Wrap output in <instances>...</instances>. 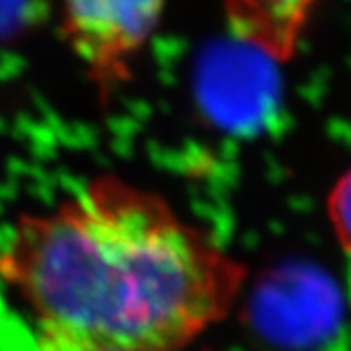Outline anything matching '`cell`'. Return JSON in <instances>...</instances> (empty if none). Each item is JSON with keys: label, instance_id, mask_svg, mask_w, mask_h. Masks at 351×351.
<instances>
[{"label": "cell", "instance_id": "3957f363", "mask_svg": "<svg viewBox=\"0 0 351 351\" xmlns=\"http://www.w3.org/2000/svg\"><path fill=\"white\" fill-rule=\"evenodd\" d=\"M320 0H223L234 36L269 59L289 63Z\"/></svg>", "mask_w": 351, "mask_h": 351}, {"label": "cell", "instance_id": "6da1fadb", "mask_svg": "<svg viewBox=\"0 0 351 351\" xmlns=\"http://www.w3.org/2000/svg\"><path fill=\"white\" fill-rule=\"evenodd\" d=\"M246 276L162 195L112 174L24 213L0 246V281L45 351L188 350Z\"/></svg>", "mask_w": 351, "mask_h": 351}, {"label": "cell", "instance_id": "277c9868", "mask_svg": "<svg viewBox=\"0 0 351 351\" xmlns=\"http://www.w3.org/2000/svg\"><path fill=\"white\" fill-rule=\"evenodd\" d=\"M53 0H0V43L29 36L49 18Z\"/></svg>", "mask_w": 351, "mask_h": 351}, {"label": "cell", "instance_id": "5b68a950", "mask_svg": "<svg viewBox=\"0 0 351 351\" xmlns=\"http://www.w3.org/2000/svg\"><path fill=\"white\" fill-rule=\"evenodd\" d=\"M328 215L339 244L351 254V168L332 189L328 199Z\"/></svg>", "mask_w": 351, "mask_h": 351}, {"label": "cell", "instance_id": "7a4b0ae2", "mask_svg": "<svg viewBox=\"0 0 351 351\" xmlns=\"http://www.w3.org/2000/svg\"><path fill=\"white\" fill-rule=\"evenodd\" d=\"M166 0H61V34L108 100L160 24Z\"/></svg>", "mask_w": 351, "mask_h": 351}]
</instances>
